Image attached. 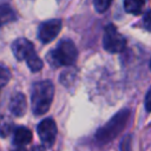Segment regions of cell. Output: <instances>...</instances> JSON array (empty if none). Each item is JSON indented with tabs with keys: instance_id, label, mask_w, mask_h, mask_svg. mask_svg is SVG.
I'll use <instances>...</instances> for the list:
<instances>
[{
	"instance_id": "obj_1",
	"label": "cell",
	"mask_w": 151,
	"mask_h": 151,
	"mask_svg": "<svg viewBox=\"0 0 151 151\" xmlns=\"http://www.w3.org/2000/svg\"><path fill=\"white\" fill-rule=\"evenodd\" d=\"M54 86L50 80H41L33 85L31 94V109L35 116L45 114L53 100Z\"/></svg>"
},
{
	"instance_id": "obj_2",
	"label": "cell",
	"mask_w": 151,
	"mask_h": 151,
	"mask_svg": "<svg viewBox=\"0 0 151 151\" xmlns=\"http://www.w3.org/2000/svg\"><path fill=\"white\" fill-rule=\"evenodd\" d=\"M130 118V111L129 110H122L117 114H114L104 126H101L97 133L96 139L100 143H107L116 138L125 127L127 124V120Z\"/></svg>"
},
{
	"instance_id": "obj_3",
	"label": "cell",
	"mask_w": 151,
	"mask_h": 151,
	"mask_svg": "<svg viewBox=\"0 0 151 151\" xmlns=\"http://www.w3.org/2000/svg\"><path fill=\"white\" fill-rule=\"evenodd\" d=\"M77 57H78V51L74 42L71 39H63L57 46V48L48 54L47 59L52 66L58 67V66H70L74 64Z\"/></svg>"
},
{
	"instance_id": "obj_4",
	"label": "cell",
	"mask_w": 151,
	"mask_h": 151,
	"mask_svg": "<svg viewBox=\"0 0 151 151\" xmlns=\"http://www.w3.org/2000/svg\"><path fill=\"white\" fill-rule=\"evenodd\" d=\"M126 46L125 38L118 32L114 25L109 24L104 29L103 47L110 53H119Z\"/></svg>"
},
{
	"instance_id": "obj_5",
	"label": "cell",
	"mask_w": 151,
	"mask_h": 151,
	"mask_svg": "<svg viewBox=\"0 0 151 151\" xmlns=\"http://www.w3.org/2000/svg\"><path fill=\"white\" fill-rule=\"evenodd\" d=\"M37 131L39 134L40 140L42 142V144L47 147H51L57 138V133H58V129H57V124L52 118H46L42 119L38 126H37Z\"/></svg>"
},
{
	"instance_id": "obj_6",
	"label": "cell",
	"mask_w": 151,
	"mask_h": 151,
	"mask_svg": "<svg viewBox=\"0 0 151 151\" xmlns=\"http://www.w3.org/2000/svg\"><path fill=\"white\" fill-rule=\"evenodd\" d=\"M61 29V20L59 19H51L42 22L38 31V37L41 42L47 44L51 42L53 39L57 38Z\"/></svg>"
},
{
	"instance_id": "obj_7",
	"label": "cell",
	"mask_w": 151,
	"mask_h": 151,
	"mask_svg": "<svg viewBox=\"0 0 151 151\" xmlns=\"http://www.w3.org/2000/svg\"><path fill=\"white\" fill-rule=\"evenodd\" d=\"M12 52L18 60H26L31 54L34 53V46L29 40L19 38L12 44Z\"/></svg>"
},
{
	"instance_id": "obj_8",
	"label": "cell",
	"mask_w": 151,
	"mask_h": 151,
	"mask_svg": "<svg viewBox=\"0 0 151 151\" xmlns=\"http://www.w3.org/2000/svg\"><path fill=\"white\" fill-rule=\"evenodd\" d=\"M9 111L15 117H21L27 111V100L22 93H15L9 101Z\"/></svg>"
},
{
	"instance_id": "obj_9",
	"label": "cell",
	"mask_w": 151,
	"mask_h": 151,
	"mask_svg": "<svg viewBox=\"0 0 151 151\" xmlns=\"http://www.w3.org/2000/svg\"><path fill=\"white\" fill-rule=\"evenodd\" d=\"M32 140V132L25 126H19L14 130L13 143L17 146H24Z\"/></svg>"
},
{
	"instance_id": "obj_10",
	"label": "cell",
	"mask_w": 151,
	"mask_h": 151,
	"mask_svg": "<svg viewBox=\"0 0 151 151\" xmlns=\"http://www.w3.org/2000/svg\"><path fill=\"white\" fill-rule=\"evenodd\" d=\"M15 13L8 5H0V26L15 20Z\"/></svg>"
},
{
	"instance_id": "obj_11",
	"label": "cell",
	"mask_w": 151,
	"mask_h": 151,
	"mask_svg": "<svg viewBox=\"0 0 151 151\" xmlns=\"http://www.w3.org/2000/svg\"><path fill=\"white\" fill-rule=\"evenodd\" d=\"M144 7V0H124V9L131 14H139Z\"/></svg>"
},
{
	"instance_id": "obj_12",
	"label": "cell",
	"mask_w": 151,
	"mask_h": 151,
	"mask_svg": "<svg viewBox=\"0 0 151 151\" xmlns=\"http://www.w3.org/2000/svg\"><path fill=\"white\" fill-rule=\"evenodd\" d=\"M13 130V122L6 117L0 116V137H7Z\"/></svg>"
},
{
	"instance_id": "obj_13",
	"label": "cell",
	"mask_w": 151,
	"mask_h": 151,
	"mask_svg": "<svg viewBox=\"0 0 151 151\" xmlns=\"http://www.w3.org/2000/svg\"><path fill=\"white\" fill-rule=\"evenodd\" d=\"M26 61H27V66L29 67V70H31L32 72H38V71H40V70L42 68V66H44L42 60H41L35 53L31 54V55L26 59Z\"/></svg>"
},
{
	"instance_id": "obj_14",
	"label": "cell",
	"mask_w": 151,
	"mask_h": 151,
	"mask_svg": "<svg viewBox=\"0 0 151 151\" xmlns=\"http://www.w3.org/2000/svg\"><path fill=\"white\" fill-rule=\"evenodd\" d=\"M112 1L113 0H93V5H94V8L97 12L103 13L111 6Z\"/></svg>"
},
{
	"instance_id": "obj_15",
	"label": "cell",
	"mask_w": 151,
	"mask_h": 151,
	"mask_svg": "<svg viewBox=\"0 0 151 151\" xmlns=\"http://www.w3.org/2000/svg\"><path fill=\"white\" fill-rule=\"evenodd\" d=\"M9 80V71L0 65V86H5Z\"/></svg>"
},
{
	"instance_id": "obj_16",
	"label": "cell",
	"mask_w": 151,
	"mask_h": 151,
	"mask_svg": "<svg viewBox=\"0 0 151 151\" xmlns=\"http://www.w3.org/2000/svg\"><path fill=\"white\" fill-rule=\"evenodd\" d=\"M143 25L149 32H151V9L145 12V14L143 17Z\"/></svg>"
},
{
	"instance_id": "obj_17",
	"label": "cell",
	"mask_w": 151,
	"mask_h": 151,
	"mask_svg": "<svg viewBox=\"0 0 151 151\" xmlns=\"http://www.w3.org/2000/svg\"><path fill=\"white\" fill-rule=\"evenodd\" d=\"M131 136H127L122 142V151H131Z\"/></svg>"
},
{
	"instance_id": "obj_18",
	"label": "cell",
	"mask_w": 151,
	"mask_h": 151,
	"mask_svg": "<svg viewBox=\"0 0 151 151\" xmlns=\"http://www.w3.org/2000/svg\"><path fill=\"white\" fill-rule=\"evenodd\" d=\"M145 109H146V111H149V112H151V87L149 88V91H147V93H146V96H145Z\"/></svg>"
},
{
	"instance_id": "obj_19",
	"label": "cell",
	"mask_w": 151,
	"mask_h": 151,
	"mask_svg": "<svg viewBox=\"0 0 151 151\" xmlns=\"http://www.w3.org/2000/svg\"><path fill=\"white\" fill-rule=\"evenodd\" d=\"M31 151H46V150H45V147L41 146V145H35V146H33V147L31 149Z\"/></svg>"
},
{
	"instance_id": "obj_20",
	"label": "cell",
	"mask_w": 151,
	"mask_h": 151,
	"mask_svg": "<svg viewBox=\"0 0 151 151\" xmlns=\"http://www.w3.org/2000/svg\"><path fill=\"white\" fill-rule=\"evenodd\" d=\"M12 151H26V150H25L22 146H17V147H15L14 150H12Z\"/></svg>"
},
{
	"instance_id": "obj_21",
	"label": "cell",
	"mask_w": 151,
	"mask_h": 151,
	"mask_svg": "<svg viewBox=\"0 0 151 151\" xmlns=\"http://www.w3.org/2000/svg\"><path fill=\"white\" fill-rule=\"evenodd\" d=\"M150 68H151V61H150Z\"/></svg>"
},
{
	"instance_id": "obj_22",
	"label": "cell",
	"mask_w": 151,
	"mask_h": 151,
	"mask_svg": "<svg viewBox=\"0 0 151 151\" xmlns=\"http://www.w3.org/2000/svg\"><path fill=\"white\" fill-rule=\"evenodd\" d=\"M0 88H1V86H0Z\"/></svg>"
}]
</instances>
